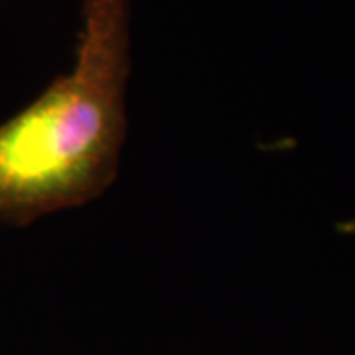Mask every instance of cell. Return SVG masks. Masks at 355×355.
<instances>
[{
	"instance_id": "6da1fadb",
	"label": "cell",
	"mask_w": 355,
	"mask_h": 355,
	"mask_svg": "<svg viewBox=\"0 0 355 355\" xmlns=\"http://www.w3.org/2000/svg\"><path fill=\"white\" fill-rule=\"evenodd\" d=\"M130 0H83L76 64L0 125V223L85 205L116 178L127 135Z\"/></svg>"
}]
</instances>
